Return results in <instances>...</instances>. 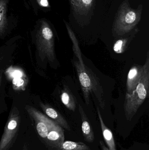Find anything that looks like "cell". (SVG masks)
Here are the masks:
<instances>
[{
	"mask_svg": "<svg viewBox=\"0 0 149 150\" xmlns=\"http://www.w3.org/2000/svg\"><path fill=\"white\" fill-rule=\"evenodd\" d=\"M70 1L73 10L77 13L81 0H70Z\"/></svg>",
	"mask_w": 149,
	"mask_h": 150,
	"instance_id": "cell-16",
	"label": "cell"
},
{
	"mask_svg": "<svg viewBox=\"0 0 149 150\" xmlns=\"http://www.w3.org/2000/svg\"><path fill=\"white\" fill-rule=\"evenodd\" d=\"M1 71H0V73H1Z\"/></svg>",
	"mask_w": 149,
	"mask_h": 150,
	"instance_id": "cell-20",
	"label": "cell"
},
{
	"mask_svg": "<svg viewBox=\"0 0 149 150\" xmlns=\"http://www.w3.org/2000/svg\"><path fill=\"white\" fill-rule=\"evenodd\" d=\"M64 23L68 35L73 43V49L74 55L78 59L73 61V65L77 71L86 104L89 105L90 96L91 94H94L96 97L101 108L104 109L106 104L102 86L97 76L84 63L78 41L75 34L69 25L66 22Z\"/></svg>",
	"mask_w": 149,
	"mask_h": 150,
	"instance_id": "cell-1",
	"label": "cell"
},
{
	"mask_svg": "<svg viewBox=\"0 0 149 150\" xmlns=\"http://www.w3.org/2000/svg\"><path fill=\"white\" fill-rule=\"evenodd\" d=\"M143 66L134 65L129 71L127 81V93L131 94L141 80L143 72Z\"/></svg>",
	"mask_w": 149,
	"mask_h": 150,
	"instance_id": "cell-5",
	"label": "cell"
},
{
	"mask_svg": "<svg viewBox=\"0 0 149 150\" xmlns=\"http://www.w3.org/2000/svg\"><path fill=\"white\" fill-rule=\"evenodd\" d=\"M9 0H0V36L6 31L10 19H12L9 14Z\"/></svg>",
	"mask_w": 149,
	"mask_h": 150,
	"instance_id": "cell-7",
	"label": "cell"
},
{
	"mask_svg": "<svg viewBox=\"0 0 149 150\" xmlns=\"http://www.w3.org/2000/svg\"><path fill=\"white\" fill-rule=\"evenodd\" d=\"M79 110L81 116L82 121L81 128L84 138L88 142H92L94 140V133L80 105H79Z\"/></svg>",
	"mask_w": 149,
	"mask_h": 150,
	"instance_id": "cell-10",
	"label": "cell"
},
{
	"mask_svg": "<svg viewBox=\"0 0 149 150\" xmlns=\"http://www.w3.org/2000/svg\"><path fill=\"white\" fill-rule=\"evenodd\" d=\"M99 142L102 150H109L108 148L106 147V145H105V144H104V143H103L102 141H100Z\"/></svg>",
	"mask_w": 149,
	"mask_h": 150,
	"instance_id": "cell-18",
	"label": "cell"
},
{
	"mask_svg": "<svg viewBox=\"0 0 149 150\" xmlns=\"http://www.w3.org/2000/svg\"><path fill=\"white\" fill-rule=\"evenodd\" d=\"M40 106L42 109L44 111L46 115L50 118L54 120L55 122L58 124L59 126L63 127L66 130H71L70 126L67 123L65 119L63 117L61 114L59 113L55 109L49 106L41 103Z\"/></svg>",
	"mask_w": 149,
	"mask_h": 150,
	"instance_id": "cell-8",
	"label": "cell"
},
{
	"mask_svg": "<svg viewBox=\"0 0 149 150\" xmlns=\"http://www.w3.org/2000/svg\"><path fill=\"white\" fill-rule=\"evenodd\" d=\"M2 72H1L0 73V87H1V84L2 79Z\"/></svg>",
	"mask_w": 149,
	"mask_h": 150,
	"instance_id": "cell-19",
	"label": "cell"
},
{
	"mask_svg": "<svg viewBox=\"0 0 149 150\" xmlns=\"http://www.w3.org/2000/svg\"><path fill=\"white\" fill-rule=\"evenodd\" d=\"M137 32L138 30H135L133 34H131L129 37L117 40L114 45V51L117 54L123 53L126 50L127 46L128 45V43L132 40Z\"/></svg>",
	"mask_w": 149,
	"mask_h": 150,
	"instance_id": "cell-12",
	"label": "cell"
},
{
	"mask_svg": "<svg viewBox=\"0 0 149 150\" xmlns=\"http://www.w3.org/2000/svg\"><path fill=\"white\" fill-rule=\"evenodd\" d=\"M61 150H90V149L84 143L66 141L62 144Z\"/></svg>",
	"mask_w": 149,
	"mask_h": 150,
	"instance_id": "cell-13",
	"label": "cell"
},
{
	"mask_svg": "<svg viewBox=\"0 0 149 150\" xmlns=\"http://www.w3.org/2000/svg\"><path fill=\"white\" fill-rule=\"evenodd\" d=\"M60 98L62 103L66 108L73 112L75 111L77 106L76 99L66 86H64L61 92Z\"/></svg>",
	"mask_w": 149,
	"mask_h": 150,
	"instance_id": "cell-11",
	"label": "cell"
},
{
	"mask_svg": "<svg viewBox=\"0 0 149 150\" xmlns=\"http://www.w3.org/2000/svg\"><path fill=\"white\" fill-rule=\"evenodd\" d=\"M47 138L52 147L57 150H61V146L64 142V130L60 126L57 125L52 129L47 135Z\"/></svg>",
	"mask_w": 149,
	"mask_h": 150,
	"instance_id": "cell-6",
	"label": "cell"
},
{
	"mask_svg": "<svg viewBox=\"0 0 149 150\" xmlns=\"http://www.w3.org/2000/svg\"><path fill=\"white\" fill-rule=\"evenodd\" d=\"M24 83V81L21 78L15 79L13 80V84L17 86H22Z\"/></svg>",
	"mask_w": 149,
	"mask_h": 150,
	"instance_id": "cell-17",
	"label": "cell"
},
{
	"mask_svg": "<svg viewBox=\"0 0 149 150\" xmlns=\"http://www.w3.org/2000/svg\"><path fill=\"white\" fill-rule=\"evenodd\" d=\"M141 80L131 94L126 93L124 103L125 116L130 121L148 96L149 91V52L147 53Z\"/></svg>",
	"mask_w": 149,
	"mask_h": 150,
	"instance_id": "cell-2",
	"label": "cell"
},
{
	"mask_svg": "<svg viewBox=\"0 0 149 150\" xmlns=\"http://www.w3.org/2000/svg\"><path fill=\"white\" fill-rule=\"evenodd\" d=\"M143 5L136 9L130 7L128 0L121 4L113 26V32L117 36H123L131 31L140 22L141 18Z\"/></svg>",
	"mask_w": 149,
	"mask_h": 150,
	"instance_id": "cell-3",
	"label": "cell"
},
{
	"mask_svg": "<svg viewBox=\"0 0 149 150\" xmlns=\"http://www.w3.org/2000/svg\"><path fill=\"white\" fill-rule=\"evenodd\" d=\"M36 45L42 59H47L51 62L55 61L54 35L50 25L45 20L39 21L36 34Z\"/></svg>",
	"mask_w": 149,
	"mask_h": 150,
	"instance_id": "cell-4",
	"label": "cell"
},
{
	"mask_svg": "<svg viewBox=\"0 0 149 150\" xmlns=\"http://www.w3.org/2000/svg\"><path fill=\"white\" fill-rule=\"evenodd\" d=\"M97 113L100 122L101 127L102 130V135L104 140L107 145H108V149L109 150H116L114 138L113 133L110 129L108 128L105 125L103 119L101 114L100 111L99 107H97Z\"/></svg>",
	"mask_w": 149,
	"mask_h": 150,
	"instance_id": "cell-9",
	"label": "cell"
},
{
	"mask_svg": "<svg viewBox=\"0 0 149 150\" xmlns=\"http://www.w3.org/2000/svg\"><path fill=\"white\" fill-rule=\"evenodd\" d=\"M94 0H81L77 14H87L93 4Z\"/></svg>",
	"mask_w": 149,
	"mask_h": 150,
	"instance_id": "cell-14",
	"label": "cell"
},
{
	"mask_svg": "<svg viewBox=\"0 0 149 150\" xmlns=\"http://www.w3.org/2000/svg\"><path fill=\"white\" fill-rule=\"evenodd\" d=\"M35 1L38 4V7L42 8H49L50 7L48 0H35Z\"/></svg>",
	"mask_w": 149,
	"mask_h": 150,
	"instance_id": "cell-15",
	"label": "cell"
}]
</instances>
